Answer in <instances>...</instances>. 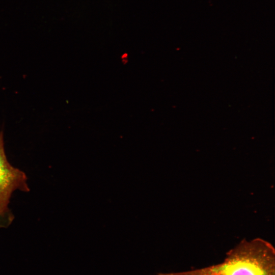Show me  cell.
Listing matches in <instances>:
<instances>
[{
    "label": "cell",
    "instance_id": "cell-1",
    "mask_svg": "<svg viewBox=\"0 0 275 275\" xmlns=\"http://www.w3.org/2000/svg\"><path fill=\"white\" fill-rule=\"evenodd\" d=\"M157 275H275L274 251L269 244L263 241L242 243L217 264Z\"/></svg>",
    "mask_w": 275,
    "mask_h": 275
},
{
    "label": "cell",
    "instance_id": "cell-2",
    "mask_svg": "<svg viewBox=\"0 0 275 275\" xmlns=\"http://www.w3.org/2000/svg\"><path fill=\"white\" fill-rule=\"evenodd\" d=\"M16 190L28 193L30 190L25 173L11 165L4 148V133L0 131V215L11 212L9 208L10 199Z\"/></svg>",
    "mask_w": 275,
    "mask_h": 275
},
{
    "label": "cell",
    "instance_id": "cell-3",
    "mask_svg": "<svg viewBox=\"0 0 275 275\" xmlns=\"http://www.w3.org/2000/svg\"><path fill=\"white\" fill-rule=\"evenodd\" d=\"M11 224V219L8 215H0V229L7 228Z\"/></svg>",
    "mask_w": 275,
    "mask_h": 275
}]
</instances>
